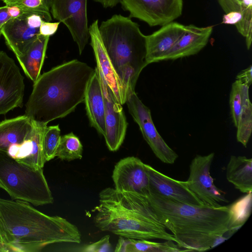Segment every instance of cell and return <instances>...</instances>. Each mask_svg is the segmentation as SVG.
<instances>
[{"instance_id":"30","label":"cell","mask_w":252,"mask_h":252,"mask_svg":"<svg viewBox=\"0 0 252 252\" xmlns=\"http://www.w3.org/2000/svg\"><path fill=\"white\" fill-rule=\"evenodd\" d=\"M225 13L239 12L242 15L252 13V0H217Z\"/></svg>"},{"instance_id":"38","label":"cell","mask_w":252,"mask_h":252,"mask_svg":"<svg viewBox=\"0 0 252 252\" xmlns=\"http://www.w3.org/2000/svg\"><path fill=\"white\" fill-rule=\"evenodd\" d=\"M100 3L105 8L113 7L120 3L121 0H94Z\"/></svg>"},{"instance_id":"34","label":"cell","mask_w":252,"mask_h":252,"mask_svg":"<svg viewBox=\"0 0 252 252\" xmlns=\"http://www.w3.org/2000/svg\"><path fill=\"white\" fill-rule=\"evenodd\" d=\"M242 14L239 12H230L225 13L223 16L222 23L225 24L236 25L240 21Z\"/></svg>"},{"instance_id":"19","label":"cell","mask_w":252,"mask_h":252,"mask_svg":"<svg viewBox=\"0 0 252 252\" xmlns=\"http://www.w3.org/2000/svg\"><path fill=\"white\" fill-rule=\"evenodd\" d=\"M1 34L9 48L17 58L21 56L29 46L39 35V29L29 26L26 14L11 19L2 27Z\"/></svg>"},{"instance_id":"3","label":"cell","mask_w":252,"mask_h":252,"mask_svg":"<svg viewBox=\"0 0 252 252\" xmlns=\"http://www.w3.org/2000/svg\"><path fill=\"white\" fill-rule=\"evenodd\" d=\"M0 217L10 252H35L55 243L81 242L78 227L60 216H50L30 203L0 198Z\"/></svg>"},{"instance_id":"27","label":"cell","mask_w":252,"mask_h":252,"mask_svg":"<svg viewBox=\"0 0 252 252\" xmlns=\"http://www.w3.org/2000/svg\"><path fill=\"white\" fill-rule=\"evenodd\" d=\"M7 6L16 5L24 13H32L40 15L47 22L52 20L50 12L52 0H0Z\"/></svg>"},{"instance_id":"26","label":"cell","mask_w":252,"mask_h":252,"mask_svg":"<svg viewBox=\"0 0 252 252\" xmlns=\"http://www.w3.org/2000/svg\"><path fill=\"white\" fill-rule=\"evenodd\" d=\"M83 146L73 132L61 136L56 157L62 160L71 161L82 158Z\"/></svg>"},{"instance_id":"9","label":"cell","mask_w":252,"mask_h":252,"mask_svg":"<svg viewBox=\"0 0 252 252\" xmlns=\"http://www.w3.org/2000/svg\"><path fill=\"white\" fill-rule=\"evenodd\" d=\"M215 154L205 156L197 155L189 165V174L186 181L189 189L206 205L220 207L221 203H228L224 193L214 183L210 168Z\"/></svg>"},{"instance_id":"7","label":"cell","mask_w":252,"mask_h":252,"mask_svg":"<svg viewBox=\"0 0 252 252\" xmlns=\"http://www.w3.org/2000/svg\"><path fill=\"white\" fill-rule=\"evenodd\" d=\"M35 126V121L26 114L0 122V150L24 161L33 151Z\"/></svg>"},{"instance_id":"2","label":"cell","mask_w":252,"mask_h":252,"mask_svg":"<svg viewBox=\"0 0 252 252\" xmlns=\"http://www.w3.org/2000/svg\"><path fill=\"white\" fill-rule=\"evenodd\" d=\"M94 71L86 63L73 60L40 75L26 104L25 114L46 125L66 116L84 102Z\"/></svg>"},{"instance_id":"8","label":"cell","mask_w":252,"mask_h":252,"mask_svg":"<svg viewBox=\"0 0 252 252\" xmlns=\"http://www.w3.org/2000/svg\"><path fill=\"white\" fill-rule=\"evenodd\" d=\"M126 103L143 138L157 158L164 163H174L178 155L159 134L152 120L150 109L143 103L135 91L128 92Z\"/></svg>"},{"instance_id":"16","label":"cell","mask_w":252,"mask_h":252,"mask_svg":"<svg viewBox=\"0 0 252 252\" xmlns=\"http://www.w3.org/2000/svg\"><path fill=\"white\" fill-rule=\"evenodd\" d=\"M91 45L95 56L96 66L103 75L116 100L121 105L126 103L127 94L107 55L99 32L98 20L89 27Z\"/></svg>"},{"instance_id":"5","label":"cell","mask_w":252,"mask_h":252,"mask_svg":"<svg viewBox=\"0 0 252 252\" xmlns=\"http://www.w3.org/2000/svg\"><path fill=\"white\" fill-rule=\"evenodd\" d=\"M102 41L127 96L135 91L139 76L148 64L146 35L129 17L115 14L99 27Z\"/></svg>"},{"instance_id":"29","label":"cell","mask_w":252,"mask_h":252,"mask_svg":"<svg viewBox=\"0 0 252 252\" xmlns=\"http://www.w3.org/2000/svg\"><path fill=\"white\" fill-rule=\"evenodd\" d=\"M242 103V100L240 93V83L236 80L232 84L229 98L231 117L235 127H237L238 123Z\"/></svg>"},{"instance_id":"1","label":"cell","mask_w":252,"mask_h":252,"mask_svg":"<svg viewBox=\"0 0 252 252\" xmlns=\"http://www.w3.org/2000/svg\"><path fill=\"white\" fill-rule=\"evenodd\" d=\"M146 196L158 221L184 252L205 251L227 239L224 234L229 232L228 206L194 205L150 192Z\"/></svg>"},{"instance_id":"28","label":"cell","mask_w":252,"mask_h":252,"mask_svg":"<svg viewBox=\"0 0 252 252\" xmlns=\"http://www.w3.org/2000/svg\"><path fill=\"white\" fill-rule=\"evenodd\" d=\"M61 137V129L58 125L45 126L42 137V147L46 161L56 157Z\"/></svg>"},{"instance_id":"11","label":"cell","mask_w":252,"mask_h":252,"mask_svg":"<svg viewBox=\"0 0 252 252\" xmlns=\"http://www.w3.org/2000/svg\"><path fill=\"white\" fill-rule=\"evenodd\" d=\"M87 0H52L50 12L70 32L81 54L90 37L87 11Z\"/></svg>"},{"instance_id":"22","label":"cell","mask_w":252,"mask_h":252,"mask_svg":"<svg viewBox=\"0 0 252 252\" xmlns=\"http://www.w3.org/2000/svg\"><path fill=\"white\" fill-rule=\"evenodd\" d=\"M226 177L235 188L242 193L252 190V159L245 156H231L228 162Z\"/></svg>"},{"instance_id":"25","label":"cell","mask_w":252,"mask_h":252,"mask_svg":"<svg viewBox=\"0 0 252 252\" xmlns=\"http://www.w3.org/2000/svg\"><path fill=\"white\" fill-rule=\"evenodd\" d=\"M252 192L247 193L229 206V231H237L249 218L252 210Z\"/></svg>"},{"instance_id":"24","label":"cell","mask_w":252,"mask_h":252,"mask_svg":"<svg viewBox=\"0 0 252 252\" xmlns=\"http://www.w3.org/2000/svg\"><path fill=\"white\" fill-rule=\"evenodd\" d=\"M239 83L242 103L236 127V138L238 142L246 147L252 131V104L249 97L250 87Z\"/></svg>"},{"instance_id":"4","label":"cell","mask_w":252,"mask_h":252,"mask_svg":"<svg viewBox=\"0 0 252 252\" xmlns=\"http://www.w3.org/2000/svg\"><path fill=\"white\" fill-rule=\"evenodd\" d=\"M95 226L119 236L139 240L161 239L176 243L172 234L158 220L146 196L107 188L99 194L93 210Z\"/></svg>"},{"instance_id":"36","label":"cell","mask_w":252,"mask_h":252,"mask_svg":"<svg viewBox=\"0 0 252 252\" xmlns=\"http://www.w3.org/2000/svg\"><path fill=\"white\" fill-rule=\"evenodd\" d=\"M11 18L8 11L7 5L0 7V36L1 35L2 27Z\"/></svg>"},{"instance_id":"32","label":"cell","mask_w":252,"mask_h":252,"mask_svg":"<svg viewBox=\"0 0 252 252\" xmlns=\"http://www.w3.org/2000/svg\"><path fill=\"white\" fill-rule=\"evenodd\" d=\"M60 22L51 23L42 20L39 28V34L50 36L57 31Z\"/></svg>"},{"instance_id":"23","label":"cell","mask_w":252,"mask_h":252,"mask_svg":"<svg viewBox=\"0 0 252 252\" xmlns=\"http://www.w3.org/2000/svg\"><path fill=\"white\" fill-rule=\"evenodd\" d=\"M115 252H180L184 251L175 242H156L120 236Z\"/></svg>"},{"instance_id":"37","label":"cell","mask_w":252,"mask_h":252,"mask_svg":"<svg viewBox=\"0 0 252 252\" xmlns=\"http://www.w3.org/2000/svg\"><path fill=\"white\" fill-rule=\"evenodd\" d=\"M8 13L12 19L20 17L24 12L16 5L7 6Z\"/></svg>"},{"instance_id":"33","label":"cell","mask_w":252,"mask_h":252,"mask_svg":"<svg viewBox=\"0 0 252 252\" xmlns=\"http://www.w3.org/2000/svg\"><path fill=\"white\" fill-rule=\"evenodd\" d=\"M236 80L241 84L250 87L252 83V66L250 65L247 68L240 71L236 76Z\"/></svg>"},{"instance_id":"18","label":"cell","mask_w":252,"mask_h":252,"mask_svg":"<svg viewBox=\"0 0 252 252\" xmlns=\"http://www.w3.org/2000/svg\"><path fill=\"white\" fill-rule=\"evenodd\" d=\"M213 29V26H185L183 33L162 61L174 60L197 54L208 43Z\"/></svg>"},{"instance_id":"10","label":"cell","mask_w":252,"mask_h":252,"mask_svg":"<svg viewBox=\"0 0 252 252\" xmlns=\"http://www.w3.org/2000/svg\"><path fill=\"white\" fill-rule=\"evenodd\" d=\"M130 17L137 18L150 26H163L173 22L182 13L183 0H121Z\"/></svg>"},{"instance_id":"12","label":"cell","mask_w":252,"mask_h":252,"mask_svg":"<svg viewBox=\"0 0 252 252\" xmlns=\"http://www.w3.org/2000/svg\"><path fill=\"white\" fill-rule=\"evenodd\" d=\"M24 77L14 60L0 51V115L23 106Z\"/></svg>"},{"instance_id":"21","label":"cell","mask_w":252,"mask_h":252,"mask_svg":"<svg viewBox=\"0 0 252 252\" xmlns=\"http://www.w3.org/2000/svg\"><path fill=\"white\" fill-rule=\"evenodd\" d=\"M49 37L39 34L24 53L17 58L25 74L33 83L40 75Z\"/></svg>"},{"instance_id":"13","label":"cell","mask_w":252,"mask_h":252,"mask_svg":"<svg viewBox=\"0 0 252 252\" xmlns=\"http://www.w3.org/2000/svg\"><path fill=\"white\" fill-rule=\"evenodd\" d=\"M96 67L105 104L106 131L104 137L108 149L115 152L119 149L124 141L128 123L122 105L116 100L100 70Z\"/></svg>"},{"instance_id":"31","label":"cell","mask_w":252,"mask_h":252,"mask_svg":"<svg viewBox=\"0 0 252 252\" xmlns=\"http://www.w3.org/2000/svg\"><path fill=\"white\" fill-rule=\"evenodd\" d=\"M80 251L83 252H109L112 251L110 236L105 235L99 240L83 246Z\"/></svg>"},{"instance_id":"17","label":"cell","mask_w":252,"mask_h":252,"mask_svg":"<svg viewBox=\"0 0 252 252\" xmlns=\"http://www.w3.org/2000/svg\"><path fill=\"white\" fill-rule=\"evenodd\" d=\"M185 26L171 22L146 35V61L147 64L162 61L184 31Z\"/></svg>"},{"instance_id":"14","label":"cell","mask_w":252,"mask_h":252,"mask_svg":"<svg viewBox=\"0 0 252 252\" xmlns=\"http://www.w3.org/2000/svg\"><path fill=\"white\" fill-rule=\"evenodd\" d=\"M112 178L118 191L146 196L149 184L145 163L131 156L121 159L115 165Z\"/></svg>"},{"instance_id":"6","label":"cell","mask_w":252,"mask_h":252,"mask_svg":"<svg viewBox=\"0 0 252 252\" xmlns=\"http://www.w3.org/2000/svg\"><path fill=\"white\" fill-rule=\"evenodd\" d=\"M0 188L13 200L35 206L52 204L54 199L43 173L0 150Z\"/></svg>"},{"instance_id":"15","label":"cell","mask_w":252,"mask_h":252,"mask_svg":"<svg viewBox=\"0 0 252 252\" xmlns=\"http://www.w3.org/2000/svg\"><path fill=\"white\" fill-rule=\"evenodd\" d=\"M145 166L149 180V192L180 202L205 205L189 189L186 181L171 178L150 165L145 164Z\"/></svg>"},{"instance_id":"35","label":"cell","mask_w":252,"mask_h":252,"mask_svg":"<svg viewBox=\"0 0 252 252\" xmlns=\"http://www.w3.org/2000/svg\"><path fill=\"white\" fill-rule=\"evenodd\" d=\"M10 252L2 222L0 217V252Z\"/></svg>"},{"instance_id":"20","label":"cell","mask_w":252,"mask_h":252,"mask_svg":"<svg viewBox=\"0 0 252 252\" xmlns=\"http://www.w3.org/2000/svg\"><path fill=\"white\" fill-rule=\"evenodd\" d=\"M86 89L84 102L90 125L97 131L105 136V104L96 67Z\"/></svg>"}]
</instances>
